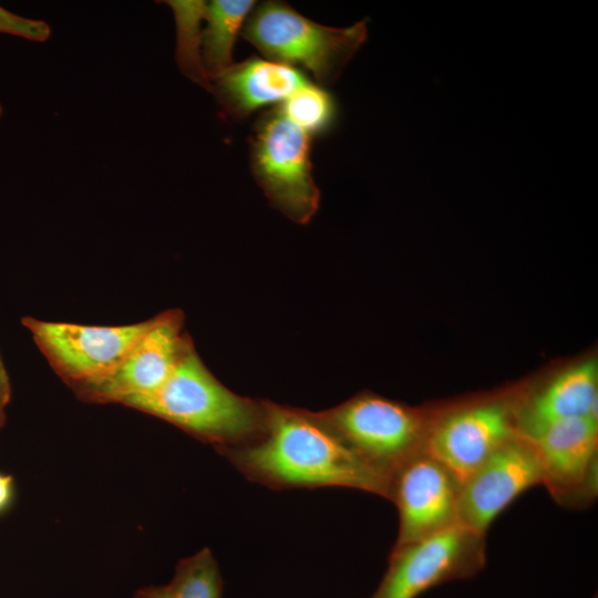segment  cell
<instances>
[{
    "instance_id": "1",
    "label": "cell",
    "mask_w": 598,
    "mask_h": 598,
    "mask_svg": "<svg viewBox=\"0 0 598 598\" xmlns=\"http://www.w3.org/2000/svg\"><path fill=\"white\" fill-rule=\"evenodd\" d=\"M223 454L244 476L271 488L348 487L389 499V481L357 455L316 414L266 400V419L251 442Z\"/></svg>"
},
{
    "instance_id": "2",
    "label": "cell",
    "mask_w": 598,
    "mask_h": 598,
    "mask_svg": "<svg viewBox=\"0 0 598 598\" xmlns=\"http://www.w3.org/2000/svg\"><path fill=\"white\" fill-rule=\"evenodd\" d=\"M130 408L169 422L220 452L247 444L264 429L266 400L238 395L207 369L190 344L165 383Z\"/></svg>"
},
{
    "instance_id": "3",
    "label": "cell",
    "mask_w": 598,
    "mask_h": 598,
    "mask_svg": "<svg viewBox=\"0 0 598 598\" xmlns=\"http://www.w3.org/2000/svg\"><path fill=\"white\" fill-rule=\"evenodd\" d=\"M241 35L268 60L309 71L320 85L334 83L367 38V24H319L283 1L255 4Z\"/></svg>"
},
{
    "instance_id": "4",
    "label": "cell",
    "mask_w": 598,
    "mask_h": 598,
    "mask_svg": "<svg viewBox=\"0 0 598 598\" xmlns=\"http://www.w3.org/2000/svg\"><path fill=\"white\" fill-rule=\"evenodd\" d=\"M316 414L389 485L401 466L426 451L432 417L371 392Z\"/></svg>"
},
{
    "instance_id": "5",
    "label": "cell",
    "mask_w": 598,
    "mask_h": 598,
    "mask_svg": "<svg viewBox=\"0 0 598 598\" xmlns=\"http://www.w3.org/2000/svg\"><path fill=\"white\" fill-rule=\"evenodd\" d=\"M248 142L251 173L272 207L297 224L309 223L320 203L310 161L311 135L277 105L257 118Z\"/></svg>"
},
{
    "instance_id": "6",
    "label": "cell",
    "mask_w": 598,
    "mask_h": 598,
    "mask_svg": "<svg viewBox=\"0 0 598 598\" xmlns=\"http://www.w3.org/2000/svg\"><path fill=\"white\" fill-rule=\"evenodd\" d=\"M485 537L457 523L393 547L388 568L369 598H417L436 586L476 576L486 565Z\"/></svg>"
},
{
    "instance_id": "7",
    "label": "cell",
    "mask_w": 598,
    "mask_h": 598,
    "mask_svg": "<svg viewBox=\"0 0 598 598\" xmlns=\"http://www.w3.org/2000/svg\"><path fill=\"white\" fill-rule=\"evenodd\" d=\"M22 326L55 373L73 390L111 374L148 328L151 318L125 326H86L23 317Z\"/></svg>"
},
{
    "instance_id": "8",
    "label": "cell",
    "mask_w": 598,
    "mask_h": 598,
    "mask_svg": "<svg viewBox=\"0 0 598 598\" xmlns=\"http://www.w3.org/2000/svg\"><path fill=\"white\" fill-rule=\"evenodd\" d=\"M518 402L491 398L462 404L431 419L426 452L462 484L496 450L519 434Z\"/></svg>"
},
{
    "instance_id": "9",
    "label": "cell",
    "mask_w": 598,
    "mask_h": 598,
    "mask_svg": "<svg viewBox=\"0 0 598 598\" xmlns=\"http://www.w3.org/2000/svg\"><path fill=\"white\" fill-rule=\"evenodd\" d=\"M190 344L183 312L163 311L151 318L148 328L111 374L74 392L86 402L130 406L165 383Z\"/></svg>"
},
{
    "instance_id": "10",
    "label": "cell",
    "mask_w": 598,
    "mask_h": 598,
    "mask_svg": "<svg viewBox=\"0 0 598 598\" xmlns=\"http://www.w3.org/2000/svg\"><path fill=\"white\" fill-rule=\"evenodd\" d=\"M534 442L517 434L496 450L462 484L457 523L486 535L492 523L525 491L543 485Z\"/></svg>"
},
{
    "instance_id": "11",
    "label": "cell",
    "mask_w": 598,
    "mask_h": 598,
    "mask_svg": "<svg viewBox=\"0 0 598 598\" xmlns=\"http://www.w3.org/2000/svg\"><path fill=\"white\" fill-rule=\"evenodd\" d=\"M530 439L543 466V485L555 501L586 507L598 491V421L578 416L554 422Z\"/></svg>"
},
{
    "instance_id": "12",
    "label": "cell",
    "mask_w": 598,
    "mask_h": 598,
    "mask_svg": "<svg viewBox=\"0 0 598 598\" xmlns=\"http://www.w3.org/2000/svg\"><path fill=\"white\" fill-rule=\"evenodd\" d=\"M458 480L426 451L391 477L389 499L399 512L400 547L457 524Z\"/></svg>"
},
{
    "instance_id": "13",
    "label": "cell",
    "mask_w": 598,
    "mask_h": 598,
    "mask_svg": "<svg viewBox=\"0 0 598 598\" xmlns=\"http://www.w3.org/2000/svg\"><path fill=\"white\" fill-rule=\"evenodd\" d=\"M310 83L297 68L250 58L233 64L212 81V91L221 112L243 120L256 110L283 102L297 89Z\"/></svg>"
},
{
    "instance_id": "14",
    "label": "cell",
    "mask_w": 598,
    "mask_h": 598,
    "mask_svg": "<svg viewBox=\"0 0 598 598\" xmlns=\"http://www.w3.org/2000/svg\"><path fill=\"white\" fill-rule=\"evenodd\" d=\"M598 367L591 359L577 363L518 402L519 434L533 437L547 425L578 416L597 417Z\"/></svg>"
},
{
    "instance_id": "15",
    "label": "cell",
    "mask_w": 598,
    "mask_h": 598,
    "mask_svg": "<svg viewBox=\"0 0 598 598\" xmlns=\"http://www.w3.org/2000/svg\"><path fill=\"white\" fill-rule=\"evenodd\" d=\"M255 4L252 0L206 1L202 58L210 82L234 64L233 49L237 34Z\"/></svg>"
},
{
    "instance_id": "16",
    "label": "cell",
    "mask_w": 598,
    "mask_h": 598,
    "mask_svg": "<svg viewBox=\"0 0 598 598\" xmlns=\"http://www.w3.org/2000/svg\"><path fill=\"white\" fill-rule=\"evenodd\" d=\"M164 3L173 10L175 18L177 39L175 60L181 72L210 92L212 82L205 72L202 58V21L205 17L206 1L168 0Z\"/></svg>"
},
{
    "instance_id": "17",
    "label": "cell",
    "mask_w": 598,
    "mask_h": 598,
    "mask_svg": "<svg viewBox=\"0 0 598 598\" xmlns=\"http://www.w3.org/2000/svg\"><path fill=\"white\" fill-rule=\"evenodd\" d=\"M278 107L288 120L311 136L331 128L337 113L329 92L311 82L292 92Z\"/></svg>"
},
{
    "instance_id": "18",
    "label": "cell",
    "mask_w": 598,
    "mask_h": 598,
    "mask_svg": "<svg viewBox=\"0 0 598 598\" xmlns=\"http://www.w3.org/2000/svg\"><path fill=\"white\" fill-rule=\"evenodd\" d=\"M176 598H221L224 581L209 548L181 559L168 584Z\"/></svg>"
},
{
    "instance_id": "19",
    "label": "cell",
    "mask_w": 598,
    "mask_h": 598,
    "mask_svg": "<svg viewBox=\"0 0 598 598\" xmlns=\"http://www.w3.org/2000/svg\"><path fill=\"white\" fill-rule=\"evenodd\" d=\"M0 33L45 42L51 37V27L43 20L22 17L0 6Z\"/></svg>"
},
{
    "instance_id": "20",
    "label": "cell",
    "mask_w": 598,
    "mask_h": 598,
    "mask_svg": "<svg viewBox=\"0 0 598 598\" xmlns=\"http://www.w3.org/2000/svg\"><path fill=\"white\" fill-rule=\"evenodd\" d=\"M133 598H176L169 585H152L140 588Z\"/></svg>"
},
{
    "instance_id": "21",
    "label": "cell",
    "mask_w": 598,
    "mask_h": 598,
    "mask_svg": "<svg viewBox=\"0 0 598 598\" xmlns=\"http://www.w3.org/2000/svg\"><path fill=\"white\" fill-rule=\"evenodd\" d=\"M11 396L9 375L0 353V419H3V410Z\"/></svg>"
},
{
    "instance_id": "22",
    "label": "cell",
    "mask_w": 598,
    "mask_h": 598,
    "mask_svg": "<svg viewBox=\"0 0 598 598\" xmlns=\"http://www.w3.org/2000/svg\"><path fill=\"white\" fill-rule=\"evenodd\" d=\"M12 495V477L0 474V511L9 503Z\"/></svg>"
},
{
    "instance_id": "23",
    "label": "cell",
    "mask_w": 598,
    "mask_h": 598,
    "mask_svg": "<svg viewBox=\"0 0 598 598\" xmlns=\"http://www.w3.org/2000/svg\"><path fill=\"white\" fill-rule=\"evenodd\" d=\"M2 113H3V110H2V106H1V104H0V118H1V116H2Z\"/></svg>"
},
{
    "instance_id": "24",
    "label": "cell",
    "mask_w": 598,
    "mask_h": 598,
    "mask_svg": "<svg viewBox=\"0 0 598 598\" xmlns=\"http://www.w3.org/2000/svg\"><path fill=\"white\" fill-rule=\"evenodd\" d=\"M1 422H2V419H0V424H1Z\"/></svg>"
}]
</instances>
